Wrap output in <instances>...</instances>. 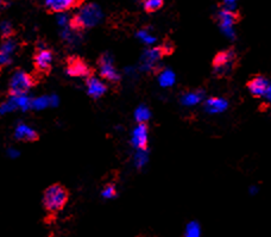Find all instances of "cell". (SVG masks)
I'll return each mask as SVG.
<instances>
[{"label": "cell", "instance_id": "6da1fadb", "mask_svg": "<svg viewBox=\"0 0 271 237\" xmlns=\"http://www.w3.org/2000/svg\"><path fill=\"white\" fill-rule=\"evenodd\" d=\"M102 17V12L98 5L95 4H85L79 9V11L74 16V18L70 19V29L78 31L86 28H92L98 24Z\"/></svg>", "mask_w": 271, "mask_h": 237}, {"label": "cell", "instance_id": "7a4b0ae2", "mask_svg": "<svg viewBox=\"0 0 271 237\" xmlns=\"http://www.w3.org/2000/svg\"><path fill=\"white\" fill-rule=\"evenodd\" d=\"M69 193L61 183H53L49 186L43 195V206L49 213H58L65 208L68 203Z\"/></svg>", "mask_w": 271, "mask_h": 237}, {"label": "cell", "instance_id": "3957f363", "mask_svg": "<svg viewBox=\"0 0 271 237\" xmlns=\"http://www.w3.org/2000/svg\"><path fill=\"white\" fill-rule=\"evenodd\" d=\"M35 79L24 71H16L11 76L9 92L11 96H25L35 85Z\"/></svg>", "mask_w": 271, "mask_h": 237}, {"label": "cell", "instance_id": "277c9868", "mask_svg": "<svg viewBox=\"0 0 271 237\" xmlns=\"http://www.w3.org/2000/svg\"><path fill=\"white\" fill-rule=\"evenodd\" d=\"M236 66V53L232 49L223 50L213 60V71L215 75L226 76L232 73Z\"/></svg>", "mask_w": 271, "mask_h": 237}, {"label": "cell", "instance_id": "5b68a950", "mask_svg": "<svg viewBox=\"0 0 271 237\" xmlns=\"http://www.w3.org/2000/svg\"><path fill=\"white\" fill-rule=\"evenodd\" d=\"M218 21L224 33L232 38L234 36L233 26L237 23V21H238V15H237L232 9L224 8L220 10L218 13Z\"/></svg>", "mask_w": 271, "mask_h": 237}, {"label": "cell", "instance_id": "8992f818", "mask_svg": "<svg viewBox=\"0 0 271 237\" xmlns=\"http://www.w3.org/2000/svg\"><path fill=\"white\" fill-rule=\"evenodd\" d=\"M99 73L103 79L109 80L111 82H117L119 80V74L117 72L115 65H113L112 58L110 55L103 54L98 60Z\"/></svg>", "mask_w": 271, "mask_h": 237}, {"label": "cell", "instance_id": "52a82bcc", "mask_svg": "<svg viewBox=\"0 0 271 237\" xmlns=\"http://www.w3.org/2000/svg\"><path fill=\"white\" fill-rule=\"evenodd\" d=\"M67 73L74 78H89L92 69L80 58H70L67 63Z\"/></svg>", "mask_w": 271, "mask_h": 237}, {"label": "cell", "instance_id": "ba28073f", "mask_svg": "<svg viewBox=\"0 0 271 237\" xmlns=\"http://www.w3.org/2000/svg\"><path fill=\"white\" fill-rule=\"evenodd\" d=\"M33 61H35L36 71L48 74L50 69H51V63H52L51 50L46 48H38L35 54V58H33Z\"/></svg>", "mask_w": 271, "mask_h": 237}, {"label": "cell", "instance_id": "9c48e42d", "mask_svg": "<svg viewBox=\"0 0 271 237\" xmlns=\"http://www.w3.org/2000/svg\"><path fill=\"white\" fill-rule=\"evenodd\" d=\"M269 85H270L269 81H267L264 76L257 75L255 76V78H252L250 80L249 83H247V88H249L250 93L253 97L259 98V97L265 96Z\"/></svg>", "mask_w": 271, "mask_h": 237}, {"label": "cell", "instance_id": "30bf717a", "mask_svg": "<svg viewBox=\"0 0 271 237\" xmlns=\"http://www.w3.org/2000/svg\"><path fill=\"white\" fill-rule=\"evenodd\" d=\"M132 145L139 150H145L148 147V126L145 123H139L133 130Z\"/></svg>", "mask_w": 271, "mask_h": 237}, {"label": "cell", "instance_id": "8fae6325", "mask_svg": "<svg viewBox=\"0 0 271 237\" xmlns=\"http://www.w3.org/2000/svg\"><path fill=\"white\" fill-rule=\"evenodd\" d=\"M162 55H165L162 46L160 48H151L146 50L142 59L143 68L146 69V71L152 69L157 65V62L159 61L160 58H162Z\"/></svg>", "mask_w": 271, "mask_h": 237}, {"label": "cell", "instance_id": "7c38bea8", "mask_svg": "<svg viewBox=\"0 0 271 237\" xmlns=\"http://www.w3.org/2000/svg\"><path fill=\"white\" fill-rule=\"evenodd\" d=\"M106 85L103 82L100 81L98 78L95 76L90 75L88 79H87V91H88V94L92 97V98H100L105 94L106 92Z\"/></svg>", "mask_w": 271, "mask_h": 237}, {"label": "cell", "instance_id": "4fadbf2b", "mask_svg": "<svg viewBox=\"0 0 271 237\" xmlns=\"http://www.w3.org/2000/svg\"><path fill=\"white\" fill-rule=\"evenodd\" d=\"M15 135L19 141H24V142H35L38 139V133L36 132L32 128H30L29 125L23 124V123L17 125Z\"/></svg>", "mask_w": 271, "mask_h": 237}, {"label": "cell", "instance_id": "5bb4252c", "mask_svg": "<svg viewBox=\"0 0 271 237\" xmlns=\"http://www.w3.org/2000/svg\"><path fill=\"white\" fill-rule=\"evenodd\" d=\"M76 0H45V5L53 12H65L75 5Z\"/></svg>", "mask_w": 271, "mask_h": 237}, {"label": "cell", "instance_id": "9a60e30c", "mask_svg": "<svg viewBox=\"0 0 271 237\" xmlns=\"http://www.w3.org/2000/svg\"><path fill=\"white\" fill-rule=\"evenodd\" d=\"M205 109L209 113H220L227 109V102L223 98H209L205 102Z\"/></svg>", "mask_w": 271, "mask_h": 237}, {"label": "cell", "instance_id": "2e32d148", "mask_svg": "<svg viewBox=\"0 0 271 237\" xmlns=\"http://www.w3.org/2000/svg\"><path fill=\"white\" fill-rule=\"evenodd\" d=\"M16 42L12 39L8 38L6 41L3 42L2 45V55H0V61H2V66L9 65L11 62V56L16 50Z\"/></svg>", "mask_w": 271, "mask_h": 237}, {"label": "cell", "instance_id": "e0dca14e", "mask_svg": "<svg viewBox=\"0 0 271 237\" xmlns=\"http://www.w3.org/2000/svg\"><path fill=\"white\" fill-rule=\"evenodd\" d=\"M202 99H203L202 91H194L183 94L182 98H181V102H182V104L186 106H193L199 104L200 102H202Z\"/></svg>", "mask_w": 271, "mask_h": 237}, {"label": "cell", "instance_id": "ac0fdd59", "mask_svg": "<svg viewBox=\"0 0 271 237\" xmlns=\"http://www.w3.org/2000/svg\"><path fill=\"white\" fill-rule=\"evenodd\" d=\"M158 80L160 86L169 87V86L174 85V82H175V74H174L172 71H169V69H166V71H162L159 73Z\"/></svg>", "mask_w": 271, "mask_h": 237}, {"label": "cell", "instance_id": "d6986e66", "mask_svg": "<svg viewBox=\"0 0 271 237\" xmlns=\"http://www.w3.org/2000/svg\"><path fill=\"white\" fill-rule=\"evenodd\" d=\"M163 0H144V9L148 12H155L163 6Z\"/></svg>", "mask_w": 271, "mask_h": 237}, {"label": "cell", "instance_id": "ffe728a7", "mask_svg": "<svg viewBox=\"0 0 271 237\" xmlns=\"http://www.w3.org/2000/svg\"><path fill=\"white\" fill-rule=\"evenodd\" d=\"M135 117L139 123H145L150 118L149 109L145 108V106H139V108L136 110Z\"/></svg>", "mask_w": 271, "mask_h": 237}, {"label": "cell", "instance_id": "44dd1931", "mask_svg": "<svg viewBox=\"0 0 271 237\" xmlns=\"http://www.w3.org/2000/svg\"><path fill=\"white\" fill-rule=\"evenodd\" d=\"M185 237H201L200 236V226L197 223L192 222L190 224H188L186 230V235Z\"/></svg>", "mask_w": 271, "mask_h": 237}, {"label": "cell", "instance_id": "7402d4cb", "mask_svg": "<svg viewBox=\"0 0 271 237\" xmlns=\"http://www.w3.org/2000/svg\"><path fill=\"white\" fill-rule=\"evenodd\" d=\"M138 37L142 39L144 43H146V44H152V43H155L156 41L155 36H152L151 33L146 31V30H140L138 32Z\"/></svg>", "mask_w": 271, "mask_h": 237}, {"label": "cell", "instance_id": "603a6c76", "mask_svg": "<svg viewBox=\"0 0 271 237\" xmlns=\"http://www.w3.org/2000/svg\"><path fill=\"white\" fill-rule=\"evenodd\" d=\"M117 191H116V186L113 183H109V185L105 186V188L102 189V196L103 198H113L116 197Z\"/></svg>", "mask_w": 271, "mask_h": 237}, {"label": "cell", "instance_id": "cb8c5ba5", "mask_svg": "<svg viewBox=\"0 0 271 237\" xmlns=\"http://www.w3.org/2000/svg\"><path fill=\"white\" fill-rule=\"evenodd\" d=\"M13 33V29L10 23L3 22L2 23V35L4 38H10Z\"/></svg>", "mask_w": 271, "mask_h": 237}, {"label": "cell", "instance_id": "d4e9b609", "mask_svg": "<svg viewBox=\"0 0 271 237\" xmlns=\"http://www.w3.org/2000/svg\"><path fill=\"white\" fill-rule=\"evenodd\" d=\"M48 104H49L48 98H38V99H36L35 102H32V106H35L36 109H43V108H45Z\"/></svg>", "mask_w": 271, "mask_h": 237}, {"label": "cell", "instance_id": "484cf974", "mask_svg": "<svg viewBox=\"0 0 271 237\" xmlns=\"http://www.w3.org/2000/svg\"><path fill=\"white\" fill-rule=\"evenodd\" d=\"M143 150H140V153H138V155L136 156V162H137V166H142L144 162L146 161V155H142L143 154Z\"/></svg>", "mask_w": 271, "mask_h": 237}, {"label": "cell", "instance_id": "4316f807", "mask_svg": "<svg viewBox=\"0 0 271 237\" xmlns=\"http://www.w3.org/2000/svg\"><path fill=\"white\" fill-rule=\"evenodd\" d=\"M224 2H225V8L233 10L234 5H236V3H237V0H224Z\"/></svg>", "mask_w": 271, "mask_h": 237}, {"label": "cell", "instance_id": "83f0119b", "mask_svg": "<svg viewBox=\"0 0 271 237\" xmlns=\"http://www.w3.org/2000/svg\"><path fill=\"white\" fill-rule=\"evenodd\" d=\"M264 97H265V98L269 100V102H271V83L269 85V87H267V91Z\"/></svg>", "mask_w": 271, "mask_h": 237}]
</instances>
